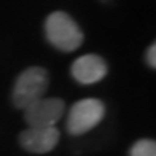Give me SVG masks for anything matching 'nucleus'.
Segmentation results:
<instances>
[{
  "instance_id": "f257e3e1",
  "label": "nucleus",
  "mask_w": 156,
  "mask_h": 156,
  "mask_svg": "<svg viewBox=\"0 0 156 156\" xmlns=\"http://www.w3.org/2000/svg\"><path fill=\"white\" fill-rule=\"evenodd\" d=\"M45 34L48 41L54 48L66 53L75 51L83 43L81 29L73 21V18L64 11H54L46 18Z\"/></svg>"
},
{
  "instance_id": "f03ea898",
  "label": "nucleus",
  "mask_w": 156,
  "mask_h": 156,
  "mask_svg": "<svg viewBox=\"0 0 156 156\" xmlns=\"http://www.w3.org/2000/svg\"><path fill=\"white\" fill-rule=\"evenodd\" d=\"M49 78L43 67H29L23 70L16 78L15 88L11 93V101L16 108L24 110L27 105L45 97Z\"/></svg>"
},
{
  "instance_id": "7ed1b4c3",
  "label": "nucleus",
  "mask_w": 156,
  "mask_h": 156,
  "mask_svg": "<svg viewBox=\"0 0 156 156\" xmlns=\"http://www.w3.org/2000/svg\"><path fill=\"white\" fill-rule=\"evenodd\" d=\"M105 115V107L99 99H83L72 105L67 116V131L72 136H81L96 127Z\"/></svg>"
},
{
  "instance_id": "20e7f679",
  "label": "nucleus",
  "mask_w": 156,
  "mask_h": 156,
  "mask_svg": "<svg viewBox=\"0 0 156 156\" xmlns=\"http://www.w3.org/2000/svg\"><path fill=\"white\" fill-rule=\"evenodd\" d=\"M66 110L64 101L58 97H41L24 108V119L29 127H51Z\"/></svg>"
},
{
  "instance_id": "39448f33",
  "label": "nucleus",
  "mask_w": 156,
  "mask_h": 156,
  "mask_svg": "<svg viewBox=\"0 0 156 156\" xmlns=\"http://www.w3.org/2000/svg\"><path fill=\"white\" fill-rule=\"evenodd\" d=\"M59 142V131L51 127H27L19 134V145L29 153L43 154L54 150Z\"/></svg>"
},
{
  "instance_id": "423d86ee",
  "label": "nucleus",
  "mask_w": 156,
  "mask_h": 156,
  "mask_svg": "<svg viewBox=\"0 0 156 156\" xmlns=\"http://www.w3.org/2000/svg\"><path fill=\"white\" fill-rule=\"evenodd\" d=\"M107 75V62L97 54H86L72 64V76L81 84H94Z\"/></svg>"
},
{
  "instance_id": "0eeeda50",
  "label": "nucleus",
  "mask_w": 156,
  "mask_h": 156,
  "mask_svg": "<svg viewBox=\"0 0 156 156\" xmlns=\"http://www.w3.org/2000/svg\"><path fill=\"white\" fill-rule=\"evenodd\" d=\"M131 156H156V144L154 140L142 139L137 140L131 148Z\"/></svg>"
},
{
  "instance_id": "6e6552de",
  "label": "nucleus",
  "mask_w": 156,
  "mask_h": 156,
  "mask_svg": "<svg viewBox=\"0 0 156 156\" xmlns=\"http://www.w3.org/2000/svg\"><path fill=\"white\" fill-rule=\"evenodd\" d=\"M145 59H147V64H148V66H150L151 69L156 67V46H154V43L150 45V48L147 49Z\"/></svg>"
}]
</instances>
